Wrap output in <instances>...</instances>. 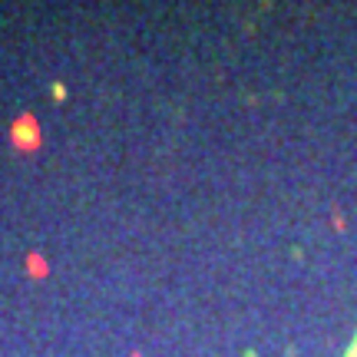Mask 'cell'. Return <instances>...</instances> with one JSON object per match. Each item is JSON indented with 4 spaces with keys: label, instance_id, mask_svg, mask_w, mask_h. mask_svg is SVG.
<instances>
[{
    "label": "cell",
    "instance_id": "cell-1",
    "mask_svg": "<svg viewBox=\"0 0 357 357\" xmlns=\"http://www.w3.org/2000/svg\"><path fill=\"white\" fill-rule=\"evenodd\" d=\"M347 357H357V337L351 341V347H347Z\"/></svg>",
    "mask_w": 357,
    "mask_h": 357
}]
</instances>
